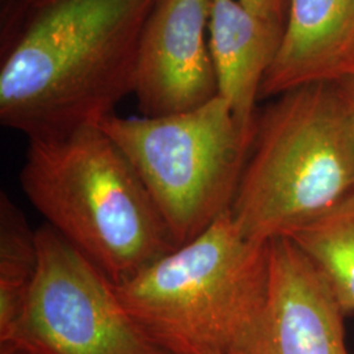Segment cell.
<instances>
[{"label": "cell", "instance_id": "9", "mask_svg": "<svg viewBox=\"0 0 354 354\" xmlns=\"http://www.w3.org/2000/svg\"><path fill=\"white\" fill-rule=\"evenodd\" d=\"M353 38L354 0H289L281 44L260 99L349 74Z\"/></svg>", "mask_w": 354, "mask_h": 354}, {"label": "cell", "instance_id": "17", "mask_svg": "<svg viewBox=\"0 0 354 354\" xmlns=\"http://www.w3.org/2000/svg\"><path fill=\"white\" fill-rule=\"evenodd\" d=\"M349 66H351V73H354V38L353 42H352V46H351V50H349Z\"/></svg>", "mask_w": 354, "mask_h": 354}, {"label": "cell", "instance_id": "7", "mask_svg": "<svg viewBox=\"0 0 354 354\" xmlns=\"http://www.w3.org/2000/svg\"><path fill=\"white\" fill-rule=\"evenodd\" d=\"M210 0H158L145 26L134 95L142 117L185 113L218 93Z\"/></svg>", "mask_w": 354, "mask_h": 354}, {"label": "cell", "instance_id": "10", "mask_svg": "<svg viewBox=\"0 0 354 354\" xmlns=\"http://www.w3.org/2000/svg\"><path fill=\"white\" fill-rule=\"evenodd\" d=\"M283 26L248 12L239 0H210L209 48L218 93L228 102L250 142L257 117L256 102L279 50Z\"/></svg>", "mask_w": 354, "mask_h": 354}, {"label": "cell", "instance_id": "14", "mask_svg": "<svg viewBox=\"0 0 354 354\" xmlns=\"http://www.w3.org/2000/svg\"><path fill=\"white\" fill-rule=\"evenodd\" d=\"M335 83L339 89L348 127L354 140V73L342 76Z\"/></svg>", "mask_w": 354, "mask_h": 354}, {"label": "cell", "instance_id": "12", "mask_svg": "<svg viewBox=\"0 0 354 354\" xmlns=\"http://www.w3.org/2000/svg\"><path fill=\"white\" fill-rule=\"evenodd\" d=\"M37 231L4 192L0 194V339L20 317L37 273Z\"/></svg>", "mask_w": 354, "mask_h": 354}, {"label": "cell", "instance_id": "8", "mask_svg": "<svg viewBox=\"0 0 354 354\" xmlns=\"http://www.w3.org/2000/svg\"><path fill=\"white\" fill-rule=\"evenodd\" d=\"M345 313L290 239L269 241L266 304L234 354H351Z\"/></svg>", "mask_w": 354, "mask_h": 354}, {"label": "cell", "instance_id": "1", "mask_svg": "<svg viewBox=\"0 0 354 354\" xmlns=\"http://www.w3.org/2000/svg\"><path fill=\"white\" fill-rule=\"evenodd\" d=\"M158 0H37L0 29V122L28 140L100 125L134 93Z\"/></svg>", "mask_w": 354, "mask_h": 354}, {"label": "cell", "instance_id": "3", "mask_svg": "<svg viewBox=\"0 0 354 354\" xmlns=\"http://www.w3.org/2000/svg\"><path fill=\"white\" fill-rule=\"evenodd\" d=\"M269 288V243L241 234L230 209L194 239L114 285L143 333L167 354H234Z\"/></svg>", "mask_w": 354, "mask_h": 354}, {"label": "cell", "instance_id": "5", "mask_svg": "<svg viewBox=\"0 0 354 354\" xmlns=\"http://www.w3.org/2000/svg\"><path fill=\"white\" fill-rule=\"evenodd\" d=\"M100 127L138 174L177 247L231 207L251 142L219 95L185 113H114Z\"/></svg>", "mask_w": 354, "mask_h": 354}, {"label": "cell", "instance_id": "13", "mask_svg": "<svg viewBox=\"0 0 354 354\" xmlns=\"http://www.w3.org/2000/svg\"><path fill=\"white\" fill-rule=\"evenodd\" d=\"M239 3L248 12L263 20L285 26L283 12L286 0H239Z\"/></svg>", "mask_w": 354, "mask_h": 354}, {"label": "cell", "instance_id": "15", "mask_svg": "<svg viewBox=\"0 0 354 354\" xmlns=\"http://www.w3.org/2000/svg\"><path fill=\"white\" fill-rule=\"evenodd\" d=\"M37 0H0V29L13 21Z\"/></svg>", "mask_w": 354, "mask_h": 354}, {"label": "cell", "instance_id": "16", "mask_svg": "<svg viewBox=\"0 0 354 354\" xmlns=\"http://www.w3.org/2000/svg\"><path fill=\"white\" fill-rule=\"evenodd\" d=\"M0 354H38L32 349L23 346L15 342H1L0 344Z\"/></svg>", "mask_w": 354, "mask_h": 354}, {"label": "cell", "instance_id": "2", "mask_svg": "<svg viewBox=\"0 0 354 354\" xmlns=\"http://www.w3.org/2000/svg\"><path fill=\"white\" fill-rule=\"evenodd\" d=\"M28 142L20 184L29 203L113 285L176 248L138 174L100 125Z\"/></svg>", "mask_w": 354, "mask_h": 354}, {"label": "cell", "instance_id": "11", "mask_svg": "<svg viewBox=\"0 0 354 354\" xmlns=\"http://www.w3.org/2000/svg\"><path fill=\"white\" fill-rule=\"evenodd\" d=\"M288 239L326 279L345 315L354 314V189Z\"/></svg>", "mask_w": 354, "mask_h": 354}, {"label": "cell", "instance_id": "4", "mask_svg": "<svg viewBox=\"0 0 354 354\" xmlns=\"http://www.w3.org/2000/svg\"><path fill=\"white\" fill-rule=\"evenodd\" d=\"M354 189V140L335 82L274 97L257 113L230 212L257 243L289 238Z\"/></svg>", "mask_w": 354, "mask_h": 354}, {"label": "cell", "instance_id": "6", "mask_svg": "<svg viewBox=\"0 0 354 354\" xmlns=\"http://www.w3.org/2000/svg\"><path fill=\"white\" fill-rule=\"evenodd\" d=\"M37 248L24 308L0 344L38 354H167L129 315L112 281L55 230L38 228Z\"/></svg>", "mask_w": 354, "mask_h": 354}]
</instances>
